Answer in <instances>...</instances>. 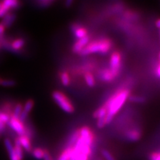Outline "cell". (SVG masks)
Instances as JSON below:
<instances>
[{
    "label": "cell",
    "instance_id": "cell-12",
    "mask_svg": "<svg viewBox=\"0 0 160 160\" xmlns=\"http://www.w3.org/2000/svg\"><path fill=\"white\" fill-rule=\"evenodd\" d=\"M126 136L127 139L131 142H137L141 138V133L138 130H130L126 133Z\"/></svg>",
    "mask_w": 160,
    "mask_h": 160
},
{
    "label": "cell",
    "instance_id": "cell-32",
    "mask_svg": "<svg viewBox=\"0 0 160 160\" xmlns=\"http://www.w3.org/2000/svg\"><path fill=\"white\" fill-rule=\"evenodd\" d=\"M98 127L99 128H102L106 126V122H105V118H100L98 119Z\"/></svg>",
    "mask_w": 160,
    "mask_h": 160
},
{
    "label": "cell",
    "instance_id": "cell-37",
    "mask_svg": "<svg viewBox=\"0 0 160 160\" xmlns=\"http://www.w3.org/2000/svg\"><path fill=\"white\" fill-rule=\"evenodd\" d=\"M72 3H73V1H72V0H69V1H67L66 2V6H68V7L70 6Z\"/></svg>",
    "mask_w": 160,
    "mask_h": 160
},
{
    "label": "cell",
    "instance_id": "cell-14",
    "mask_svg": "<svg viewBox=\"0 0 160 160\" xmlns=\"http://www.w3.org/2000/svg\"><path fill=\"white\" fill-rule=\"evenodd\" d=\"M73 152V147H67L60 154L58 160H69Z\"/></svg>",
    "mask_w": 160,
    "mask_h": 160
},
{
    "label": "cell",
    "instance_id": "cell-17",
    "mask_svg": "<svg viewBox=\"0 0 160 160\" xmlns=\"http://www.w3.org/2000/svg\"><path fill=\"white\" fill-rule=\"evenodd\" d=\"M108 113V110L106 109V108L105 106H103L102 108H99L98 110H96L93 116L94 118H98V119H100V118H106V115Z\"/></svg>",
    "mask_w": 160,
    "mask_h": 160
},
{
    "label": "cell",
    "instance_id": "cell-41",
    "mask_svg": "<svg viewBox=\"0 0 160 160\" xmlns=\"http://www.w3.org/2000/svg\"><path fill=\"white\" fill-rule=\"evenodd\" d=\"M2 8V2H0V9Z\"/></svg>",
    "mask_w": 160,
    "mask_h": 160
},
{
    "label": "cell",
    "instance_id": "cell-29",
    "mask_svg": "<svg viewBox=\"0 0 160 160\" xmlns=\"http://www.w3.org/2000/svg\"><path fill=\"white\" fill-rule=\"evenodd\" d=\"M150 160H160V154L159 152H153L150 154Z\"/></svg>",
    "mask_w": 160,
    "mask_h": 160
},
{
    "label": "cell",
    "instance_id": "cell-28",
    "mask_svg": "<svg viewBox=\"0 0 160 160\" xmlns=\"http://www.w3.org/2000/svg\"><path fill=\"white\" fill-rule=\"evenodd\" d=\"M10 119V116L7 113H3V112H0V120L4 123H6L9 122Z\"/></svg>",
    "mask_w": 160,
    "mask_h": 160
},
{
    "label": "cell",
    "instance_id": "cell-11",
    "mask_svg": "<svg viewBox=\"0 0 160 160\" xmlns=\"http://www.w3.org/2000/svg\"><path fill=\"white\" fill-rule=\"evenodd\" d=\"M16 19V16L13 13H8L6 16L3 17L2 23L3 25L5 28H9L14 23L15 20Z\"/></svg>",
    "mask_w": 160,
    "mask_h": 160
},
{
    "label": "cell",
    "instance_id": "cell-7",
    "mask_svg": "<svg viewBox=\"0 0 160 160\" xmlns=\"http://www.w3.org/2000/svg\"><path fill=\"white\" fill-rule=\"evenodd\" d=\"M89 36H86V37H84L82 39H78L76 42V43L73 45L72 50L73 52L75 53H79L82 51L83 48L86 46L89 43Z\"/></svg>",
    "mask_w": 160,
    "mask_h": 160
},
{
    "label": "cell",
    "instance_id": "cell-26",
    "mask_svg": "<svg viewBox=\"0 0 160 160\" xmlns=\"http://www.w3.org/2000/svg\"><path fill=\"white\" fill-rule=\"evenodd\" d=\"M101 153L106 160H116V158L112 156V153L106 149H102L101 151Z\"/></svg>",
    "mask_w": 160,
    "mask_h": 160
},
{
    "label": "cell",
    "instance_id": "cell-6",
    "mask_svg": "<svg viewBox=\"0 0 160 160\" xmlns=\"http://www.w3.org/2000/svg\"><path fill=\"white\" fill-rule=\"evenodd\" d=\"M79 136L81 137L88 145L92 146L93 142L94 137L91 129L88 127H83L82 128L79 129Z\"/></svg>",
    "mask_w": 160,
    "mask_h": 160
},
{
    "label": "cell",
    "instance_id": "cell-25",
    "mask_svg": "<svg viewBox=\"0 0 160 160\" xmlns=\"http://www.w3.org/2000/svg\"><path fill=\"white\" fill-rule=\"evenodd\" d=\"M129 100L132 102L135 103H143L145 102V98L141 96H129L128 98Z\"/></svg>",
    "mask_w": 160,
    "mask_h": 160
},
{
    "label": "cell",
    "instance_id": "cell-3",
    "mask_svg": "<svg viewBox=\"0 0 160 160\" xmlns=\"http://www.w3.org/2000/svg\"><path fill=\"white\" fill-rule=\"evenodd\" d=\"M52 97L54 101L58 105L59 107L64 112L71 113L74 112V108L69 98L63 93L58 91L54 92L52 93Z\"/></svg>",
    "mask_w": 160,
    "mask_h": 160
},
{
    "label": "cell",
    "instance_id": "cell-18",
    "mask_svg": "<svg viewBox=\"0 0 160 160\" xmlns=\"http://www.w3.org/2000/svg\"><path fill=\"white\" fill-rule=\"evenodd\" d=\"M32 154H33V156L36 159L42 160L43 159V157H44L45 150L40 148H35L32 151Z\"/></svg>",
    "mask_w": 160,
    "mask_h": 160
},
{
    "label": "cell",
    "instance_id": "cell-15",
    "mask_svg": "<svg viewBox=\"0 0 160 160\" xmlns=\"http://www.w3.org/2000/svg\"><path fill=\"white\" fill-rule=\"evenodd\" d=\"M15 152L17 155V156L19 160H23V148H22L21 145L19 144V142L18 141V138L15 140V145L13 146Z\"/></svg>",
    "mask_w": 160,
    "mask_h": 160
},
{
    "label": "cell",
    "instance_id": "cell-2",
    "mask_svg": "<svg viewBox=\"0 0 160 160\" xmlns=\"http://www.w3.org/2000/svg\"><path fill=\"white\" fill-rule=\"evenodd\" d=\"M112 47V42L109 39H100L97 41H93L89 43L86 46H85L79 54L82 56H86L90 53H106Z\"/></svg>",
    "mask_w": 160,
    "mask_h": 160
},
{
    "label": "cell",
    "instance_id": "cell-4",
    "mask_svg": "<svg viewBox=\"0 0 160 160\" xmlns=\"http://www.w3.org/2000/svg\"><path fill=\"white\" fill-rule=\"evenodd\" d=\"M110 71H111L114 78L119 74L120 67H121V56L119 52H113L110 58Z\"/></svg>",
    "mask_w": 160,
    "mask_h": 160
},
{
    "label": "cell",
    "instance_id": "cell-1",
    "mask_svg": "<svg viewBox=\"0 0 160 160\" xmlns=\"http://www.w3.org/2000/svg\"><path fill=\"white\" fill-rule=\"evenodd\" d=\"M129 93L130 92L128 89L120 90L108 100V102L103 106L108 110L107 115L105 118L106 125L112 122L113 116L121 109L123 105L128 99Z\"/></svg>",
    "mask_w": 160,
    "mask_h": 160
},
{
    "label": "cell",
    "instance_id": "cell-35",
    "mask_svg": "<svg viewBox=\"0 0 160 160\" xmlns=\"http://www.w3.org/2000/svg\"><path fill=\"white\" fill-rule=\"evenodd\" d=\"M5 29H6V28L2 23H0V36H3Z\"/></svg>",
    "mask_w": 160,
    "mask_h": 160
},
{
    "label": "cell",
    "instance_id": "cell-19",
    "mask_svg": "<svg viewBox=\"0 0 160 160\" xmlns=\"http://www.w3.org/2000/svg\"><path fill=\"white\" fill-rule=\"evenodd\" d=\"M79 137V132L78 129V130H76V131L71 136H70L67 147H73L75 145V143H76V142H77Z\"/></svg>",
    "mask_w": 160,
    "mask_h": 160
},
{
    "label": "cell",
    "instance_id": "cell-22",
    "mask_svg": "<svg viewBox=\"0 0 160 160\" xmlns=\"http://www.w3.org/2000/svg\"><path fill=\"white\" fill-rule=\"evenodd\" d=\"M33 106H34V102L32 99H29L26 102V103H25L24 106L23 108V111L29 114V113L31 112L32 109H33Z\"/></svg>",
    "mask_w": 160,
    "mask_h": 160
},
{
    "label": "cell",
    "instance_id": "cell-30",
    "mask_svg": "<svg viewBox=\"0 0 160 160\" xmlns=\"http://www.w3.org/2000/svg\"><path fill=\"white\" fill-rule=\"evenodd\" d=\"M8 12L9 9H8L6 7L3 6L2 3V8L0 9V18H3L8 13Z\"/></svg>",
    "mask_w": 160,
    "mask_h": 160
},
{
    "label": "cell",
    "instance_id": "cell-23",
    "mask_svg": "<svg viewBox=\"0 0 160 160\" xmlns=\"http://www.w3.org/2000/svg\"><path fill=\"white\" fill-rule=\"evenodd\" d=\"M60 79H61V82L64 86H69L70 83V78L67 72L62 73L61 76H60Z\"/></svg>",
    "mask_w": 160,
    "mask_h": 160
},
{
    "label": "cell",
    "instance_id": "cell-31",
    "mask_svg": "<svg viewBox=\"0 0 160 160\" xmlns=\"http://www.w3.org/2000/svg\"><path fill=\"white\" fill-rule=\"evenodd\" d=\"M28 116V113H26V112H25L24 111H22V112L21 113V114H20V116L19 117V119L22 123H23L26 120Z\"/></svg>",
    "mask_w": 160,
    "mask_h": 160
},
{
    "label": "cell",
    "instance_id": "cell-38",
    "mask_svg": "<svg viewBox=\"0 0 160 160\" xmlns=\"http://www.w3.org/2000/svg\"><path fill=\"white\" fill-rule=\"evenodd\" d=\"M156 26H157V28H160V19H158L157 20V22H156Z\"/></svg>",
    "mask_w": 160,
    "mask_h": 160
},
{
    "label": "cell",
    "instance_id": "cell-20",
    "mask_svg": "<svg viewBox=\"0 0 160 160\" xmlns=\"http://www.w3.org/2000/svg\"><path fill=\"white\" fill-rule=\"evenodd\" d=\"M2 5L3 6L6 7L8 9L10 8H16L19 6V2L16 0H6V1H3L2 2Z\"/></svg>",
    "mask_w": 160,
    "mask_h": 160
},
{
    "label": "cell",
    "instance_id": "cell-36",
    "mask_svg": "<svg viewBox=\"0 0 160 160\" xmlns=\"http://www.w3.org/2000/svg\"><path fill=\"white\" fill-rule=\"evenodd\" d=\"M157 76L158 78H159V76H160V67H159V65H158V66L157 68Z\"/></svg>",
    "mask_w": 160,
    "mask_h": 160
},
{
    "label": "cell",
    "instance_id": "cell-39",
    "mask_svg": "<svg viewBox=\"0 0 160 160\" xmlns=\"http://www.w3.org/2000/svg\"><path fill=\"white\" fill-rule=\"evenodd\" d=\"M2 41L0 42V49H1V48H2Z\"/></svg>",
    "mask_w": 160,
    "mask_h": 160
},
{
    "label": "cell",
    "instance_id": "cell-27",
    "mask_svg": "<svg viewBox=\"0 0 160 160\" xmlns=\"http://www.w3.org/2000/svg\"><path fill=\"white\" fill-rule=\"evenodd\" d=\"M1 85L4 87H12L16 85V82L12 79H6V80L2 79Z\"/></svg>",
    "mask_w": 160,
    "mask_h": 160
},
{
    "label": "cell",
    "instance_id": "cell-13",
    "mask_svg": "<svg viewBox=\"0 0 160 160\" xmlns=\"http://www.w3.org/2000/svg\"><path fill=\"white\" fill-rule=\"evenodd\" d=\"M100 78L105 82H111L114 77L109 69H103L100 73Z\"/></svg>",
    "mask_w": 160,
    "mask_h": 160
},
{
    "label": "cell",
    "instance_id": "cell-8",
    "mask_svg": "<svg viewBox=\"0 0 160 160\" xmlns=\"http://www.w3.org/2000/svg\"><path fill=\"white\" fill-rule=\"evenodd\" d=\"M4 144L7 149L10 160H19L17 156L16 152H15L13 145L12 144V142L10 141V139L8 138L5 139Z\"/></svg>",
    "mask_w": 160,
    "mask_h": 160
},
{
    "label": "cell",
    "instance_id": "cell-33",
    "mask_svg": "<svg viewBox=\"0 0 160 160\" xmlns=\"http://www.w3.org/2000/svg\"><path fill=\"white\" fill-rule=\"evenodd\" d=\"M40 6L42 7H48L49 4H51L53 2L50 1V0H43V1L38 2Z\"/></svg>",
    "mask_w": 160,
    "mask_h": 160
},
{
    "label": "cell",
    "instance_id": "cell-16",
    "mask_svg": "<svg viewBox=\"0 0 160 160\" xmlns=\"http://www.w3.org/2000/svg\"><path fill=\"white\" fill-rule=\"evenodd\" d=\"M10 44H11V47L13 49V52H17L23 47L25 45V41L23 39H18L14 40L12 43H10Z\"/></svg>",
    "mask_w": 160,
    "mask_h": 160
},
{
    "label": "cell",
    "instance_id": "cell-9",
    "mask_svg": "<svg viewBox=\"0 0 160 160\" xmlns=\"http://www.w3.org/2000/svg\"><path fill=\"white\" fill-rule=\"evenodd\" d=\"M19 144L23 149L26 150L28 152H31L32 151V147L31 144V141H30V138H29L26 135L23 136H19L18 138Z\"/></svg>",
    "mask_w": 160,
    "mask_h": 160
},
{
    "label": "cell",
    "instance_id": "cell-10",
    "mask_svg": "<svg viewBox=\"0 0 160 160\" xmlns=\"http://www.w3.org/2000/svg\"><path fill=\"white\" fill-rule=\"evenodd\" d=\"M72 31L74 32L75 36H76L78 39H82L84 37H86V36H88L87 30L85 28L79 26V25H77V24L73 25L72 27Z\"/></svg>",
    "mask_w": 160,
    "mask_h": 160
},
{
    "label": "cell",
    "instance_id": "cell-5",
    "mask_svg": "<svg viewBox=\"0 0 160 160\" xmlns=\"http://www.w3.org/2000/svg\"><path fill=\"white\" fill-rule=\"evenodd\" d=\"M9 126L11 128L13 131L17 133L19 136H23L26 134V128L18 118H15L14 117H10L9 122H8Z\"/></svg>",
    "mask_w": 160,
    "mask_h": 160
},
{
    "label": "cell",
    "instance_id": "cell-24",
    "mask_svg": "<svg viewBox=\"0 0 160 160\" xmlns=\"http://www.w3.org/2000/svg\"><path fill=\"white\" fill-rule=\"evenodd\" d=\"M23 111V106L21 103H18L16 107L14 108L13 110V113L12 115V116L14 117L15 118H18L20 116V114Z\"/></svg>",
    "mask_w": 160,
    "mask_h": 160
},
{
    "label": "cell",
    "instance_id": "cell-40",
    "mask_svg": "<svg viewBox=\"0 0 160 160\" xmlns=\"http://www.w3.org/2000/svg\"><path fill=\"white\" fill-rule=\"evenodd\" d=\"M2 79L0 78V85H1V83H2Z\"/></svg>",
    "mask_w": 160,
    "mask_h": 160
},
{
    "label": "cell",
    "instance_id": "cell-34",
    "mask_svg": "<svg viewBox=\"0 0 160 160\" xmlns=\"http://www.w3.org/2000/svg\"><path fill=\"white\" fill-rule=\"evenodd\" d=\"M43 160H53L52 157L49 152H48L47 150H45V154H44V157H43Z\"/></svg>",
    "mask_w": 160,
    "mask_h": 160
},
{
    "label": "cell",
    "instance_id": "cell-21",
    "mask_svg": "<svg viewBox=\"0 0 160 160\" xmlns=\"http://www.w3.org/2000/svg\"><path fill=\"white\" fill-rule=\"evenodd\" d=\"M85 79L89 87H93L95 86V79L93 75L90 73H87L85 74Z\"/></svg>",
    "mask_w": 160,
    "mask_h": 160
}]
</instances>
